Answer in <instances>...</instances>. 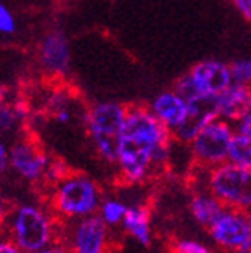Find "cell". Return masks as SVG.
I'll return each mask as SVG.
<instances>
[{"label": "cell", "instance_id": "1", "mask_svg": "<svg viewBox=\"0 0 251 253\" xmlns=\"http://www.w3.org/2000/svg\"><path fill=\"white\" fill-rule=\"evenodd\" d=\"M174 142L171 130L154 118L148 105L128 107L116 162L119 178L125 184L137 185L154 171L167 169Z\"/></svg>", "mask_w": 251, "mask_h": 253}, {"label": "cell", "instance_id": "2", "mask_svg": "<svg viewBox=\"0 0 251 253\" xmlns=\"http://www.w3.org/2000/svg\"><path fill=\"white\" fill-rule=\"evenodd\" d=\"M59 219L49 207L40 204H20L11 209L3 225V232L14 241L23 253L54 246L60 241Z\"/></svg>", "mask_w": 251, "mask_h": 253}, {"label": "cell", "instance_id": "3", "mask_svg": "<svg viewBox=\"0 0 251 253\" xmlns=\"http://www.w3.org/2000/svg\"><path fill=\"white\" fill-rule=\"evenodd\" d=\"M102 199V190L93 178L70 173L51 187L49 209L59 221L71 222L97 214Z\"/></svg>", "mask_w": 251, "mask_h": 253}, {"label": "cell", "instance_id": "4", "mask_svg": "<svg viewBox=\"0 0 251 253\" xmlns=\"http://www.w3.org/2000/svg\"><path fill=\"white\" fill-rule=\"evenodd\" d=\"M128 107L107 100L91 105L85 113V126L96 155L109 166H116L120 137Z\"/></svg>", "mask_w": 251, "mask_h": 253}, {"label": "cell", "instance_id": "5", "mask_svg": "<svg viewBox=\"0 0 251 253\" xmlns=\"http://www.w3.org/2000/svg\"><path fill=\"white\" fill-rule=\"evenodd\" d=\"M204 188L216 196L225 209L247 211L251 209V170L231 162L204 170Z\"/></svg>", "mask_w": 251, "mask_h": 253}, {"label": "cell", "instance_id": "6", "mask_svg": "<svg viewBox=\"0 0 251 253\" xmlns=\"http://www.w3.org/2000/svg\"><path fill=\"white\" fill-rule=\"evenodd\" d=\"M60 241L68 253H111L112 238L108 227L99 214L77 221L64 222Z\"/></svg>", "mask_w": 251, "mask_h": 253}, {"label": "cell", "instance_id": "7", "mask_svg": "<svg viewBox=\"0 0 251 253\" xmlns=\"http://www.w3.org/2000/svg\"><path fill=\"white\" fill-rule=\"evenodd\" d=\"M233 136L234 128L227 121L216 119L207 125L188 145L194 166L197 169L210 170L228 162V151Z\"/></svg>", "mask_w": 251, "mask_h": 253}, {"label": "cell", "instance_id": "8", "mask_svg": "<svg viewBox=\"0 0 251 253\" xmlns=\"http://www.w3.org/2000/svg\"><path fill=\"white\" fill-rule=\"evenodd\" d=\"M210 238L220 250L228 253H251V229L245 211L225 209L208 229Z\"/></svg>", "mask_w": 251, "mask_h": 253}, {"label": "cell", "instance_id": "9", "mask_svg": "<svg viewBox=\"0 0 251 253\" xmlns=\"http://www.w3.org/2000/svg\"><path fill=\"white\" fill-rule=\"evenodd\" d=\"M49 162L51 158L30 139H19L9 147V170L27 182L43 181Z\"/></svg>", "mask_w": 251, "mask_h": 253}, {"label": "cell", "instance_id": "10", "mask_svg": "<svg viewBox=\"0 0 251 253\" xmlns=\"http://www.w3.org/2000/svg\"><path fill=\"white\" fill-rule=\"evenodd\" d=\"M219 119L217 97L215 96H199L186 102V113L183 121L173 131L176 142L182 145H190L193 139L202 131L207 125Z\"/></svg>", "mask_w": 251, "mask_h": 253}, {"label": "cell", "instance_id": "11", "mask_svg": "<svg viewBox=\"0 0 251 253\" xmlns=\"http://www.w3.org/2000/svg\"><path fill=\"white\" fill-rule=\"evenodd\" d=\"M200 96L217 97L233 84L230 65L220 60H200L186 73Z\"/></svg>", "mask_w": 251, "mask_h": 253}, {"label": "cell", "instance_id": "12", "mask_svg": "<svg viewBox=\"0 0 251 253\" xmlns=\"http://www.w3.org/2000/svg\"><path fill=\"white\" fill-rule=\"evenodd\" d=\"M39 63L51 78H65L71 65V49L64 31L48 33L39 48Z\"/></svg>", "mask_w": 251, "mask_h": 253}, {"label": "cell", "instance_id": "13", "mask_svg": "<svg viewBox=\"0 0 251 253\" xmlns=\"http://www.w3.org/2000/svg\"><path fill=\"white\" fill-rule=\"evenodd\" d=\"M148 108L154 115V118L160 124H164L173 133L185 118L186 100L182 99L171 88V90H165L156 94L151 102H149Z\"/></svg>", "mask_w": 251, "mask_h": 253}, {"label": "cell", "instance_id": "14", "mask_svg": "<svg viewBox=\"0 0 251 253\" xmlns=\"http://www.w3.org/2000/svg\"><path fill=\"white\" fill-rule=\"evenodd\" d=\"M219 119L231 125L251 111V86L231 84L227 90L217 96Z\"/></svg>", "mask_w": 251, "mask_h": 253}, {"label": "cell", "instance_id": "15", "mask_svg": "<svg viewBox=\"0 0 251 253\" xmlns=\"http://www.w3.org/2000/svg\"><path fill=\"white\" fill-rule=\"evenodd\" d=\"M188 209H190L193 219L207 230L215 224V221L225 210V207L220 204V201L216 196H213L204 187L193 193Z\"/></svg>", "mask_w": 251, "mask_h": 253}, {"label": "cell", "instance_id": "16", "mask_svg": "<svg viewBox=\"0 0 251 253\" xmlns=\"http://www.w3.org/2000/svg\"><path fill=\"white\" fill-rule=\"evenodd\" d=\"M120 227L125 233L141 246L148 247L153 241L151 218H149V211L145 206H128L127 214H125Z\"/></svg>", "mask_w": 251, "mask_h": 253}, {"label": "cell", "instance_id": "17", "mask_svg": "<svg viewBox=\"0 0 251 253\" xmlns=\"http://www.w3.org/2000/svg\"><path fill=\"white\" fill-rule=\"evenodd\" d=\"M31 116V108L25 99H14L0 107V134L14 133Z\"/></svg>", "mask_w": 251, "mask_h": 253}, {"label": "cell", "instance_id": "18", "mask_svg": "<svg viewBox=\"0 0 251 253\" xmlns=\"http://www.w3.org/2000/svg\"><path fill=\"white\" fill-rule=\"evenodd\" d=\"M45 111L59 124H70L72 119V110H71V97L70 94L57 88L53 90L45 99Z\"/></svg>", "mask_w": 251, "mask_h": 253}, {"label": "cell", "instance_id": "19", "mask_svg": "<svg viewBox=\"0 0 251 253\" xmlns=\"http://www.w3.org/2000/svg\"><path fill=\"white\" fill-rule=\"evenodd\" d=\"M228 162L251 170V136L234 133L228 151Z\"/></svg>", "mask_w": 251, "mask_h": 253}, {"label": "cell", "instance_id": "20", "mask_svg": "<svg viewBox=\"0 0 251 253\" xmlns=\"http://www.w3.org/2000/svg\"><path fill=\"white\" fill-rule=\"evenodd\" d=\"M128 206L119 198H104L100 202L97 214L108 227H117L122 224Z\"/></svg>", "mask_w": 251, "mask_h": 253}, {"label": "cell", "instance_id": "21", "mask_svg": "<svg viewBox=\"0 0 251 253\" xmlns=\"http://www.w3.org/2000/svg\"><path fill=\"white\" fill-rule=\"evenodd\" d=\"M230 71L234 84L251 86V57L234 60L230 63Z\"/></svg>", "mask_w": 251, "mask_h": 253}, {"label": "cell", "instance_id": "22", "mask_svg": "<svg viewBox=\"0 0 251 253\" xmlns=\"http://www.w3.org/2000/svg\"><path fill=\"white\" fill-rule=\"evenodd\" d=\"M173 253H216L210 246L197 241V239L182 238L174 241L171 246Z\"/></svg>", "mask_w": 251, "mask_h": 253}, {"label": "cell", "instance_id": "23", "mask_svg": "<svg viewBox=\"0 0 251 253\" xmlns=\"http://www.w3.org/2000/svg\"><path fill=\"white\" fill-rule=\"evenodd\" d=\"M70 173L71 171H70L68 166H67L64 161H60V159H51V162H49V167L46 170L43 182L53 187L54 184H57L59 181H62Z\"/></svg>", "mask_w": 251, "mask_h": 253}, {"label": "cell", "instance_id": "24", "mask_svg": "<svg viewBox=\"0 0 251 253\" xmlns=\"http://www.w3.org/2000/svg\"><path fill=\"white\" fill-rule=\"evenodd\" d=\"M16 19L8 6L0 3V34H12L16 33Z\"/></svg>", "mask_w": 251, "mask_h": 253}, {"label": "cell", "instance_id": "25", "mask_svg": "<svg viewBox=\"0 0 251 253\" xmlns=\"http://www.w3.org/2000/svg\"><path fill=\"white\" fill-rule=\"evenodd\" d=\"M234 133L244 134V136H251V111L247 113L245 116H242L237 122L233 124Z\"/></svg>", "mask_w": 251, "mask_h": 253}, {"label": "cell", "instance_id": "26", "mask_svg": "<svg viewBox=\"0 0 251 253\" xmlns=\"http://www.w3.org/2000/svg\"><path fill=\"white\" fill-rule=\"evenodd\" d=\"M0 253H23V252L5 232H0Z\"/></svg>", "mask_w": 251, "mask_h": 253}, {"label": "cell", "instance_id": "27", "mask_svg": "<svg viewBox=\"0 0 251 253\" xmlns=\"http://www.w3.org/2000/svg\"><path fill=\"white\" fill-rule=\"evenodd\" d=\"M9 169V147L6 145L3 136L0 134V176Z\"/></svg>", "mask_w": 251, "mask_h": 253}, {"label": "cell", "instance_id": "28", "mask_svg": "<svg viewBox=\"0 0 251 253\" xmlns=\"http://www.w3.org/2000/svg\"><path fill=\"white\" fill-rule=\"evenodd\" d=\"M237 12L251 25V0H231Z\"/></svg>", "mask_w": 251, "mask_h": 253}, {"label": "cell", "instance_id": "29", "mask_svg": "<svg viewBox=\"0 0 251 253\" xmlns=\"http://www.w3.org/2000/svg\"><path fill=\"white\" fill-rule=\"evenodd\" d=\"M9 206L8 202L5 201V198L0 195V230H2V227L5 225V221L8 218V213H9Z\"/></svg>", "mask_w": 251, "mask_h": 253}, {"label": "cell", "instance_id": "30", "mask_svg": "<svg viewBox=\"0 0 251 253\" xmlns=\"http://www.w3.org/2000/svg\"><path fill=\"white\" fill-rule=\"evenodd\" d=\"M11 102V91L8 86L0 85V107H3Z\"/></svg>", "mask_w": 251, "mask_h": 253}, {"label": "cell", "instance_id": "31", "mask_svg": "<svg viewBox=\"0 0 251 253\" xmlns=\"http://www.w3.org/2000/svg\"><path fill=\"white\" fill-rule=\"evenodd\" d=\"M33 253H68L65 250V247L62 246L60 243L54 244V246H49L46 249H42V250H37V252H33Z\"/></svg>", "mask_w": 251, "mask_h": 253}, {"label": "cell", "instance_id": "32", "mask_svg": "<svg viewBox=\"0 0 251 253\" xmlns=\"http://www.w3.org/2000/svg\"><path fill=\"white\" fill-rule=\"evenodd\" d=\"M245 216H247V221H248V225H250V229H251V209L245 211Z\"/></svg>", "mask_w": 251, "mask_h": 253}]
</instances>
